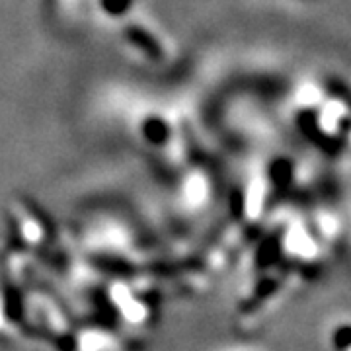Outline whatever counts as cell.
I'll return each mask as SVG.
<instances>
[{"instance_id":"obj_1","label":"cell","mask_w":351,"mask_h":351,"mask_svg":"<svg viewBox=\"0 0 351 351\" xmlns=\"http://www.w3.org/2000/svg\"><path fill=\"white\" fill-rule=\"evenodd\" d=\"M336 341H338V346L341 348H348L350 346V341H351V328H343V330H339L338 332V336H336Z\"/></svg>"}]
</instances>
